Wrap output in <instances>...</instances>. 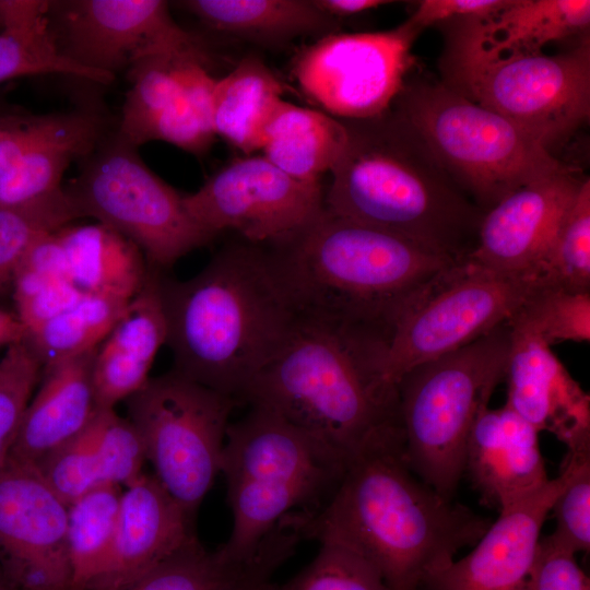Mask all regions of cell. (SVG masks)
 <instances>
[{
	"label": "cell",
	"mask_w": 590,
	"mask_h": 590,
	"mask_svg": "<svg viewBox=\"0 0 590 590\" xmlns=\"http://www.w3.org/2000/svg\"><path fill=\"white\" fill-rule=\"evenodd\" d=\"M315 4L333 19L363 13L385 4L387 0H314Z\"/></svg>",
	"instance_id": "obj_47"
},
{
	"label": "cell",
	"mask_w": 590,
	"mask_h": 590,
	"mask_svg": "<svg viewBox=\"0 0 590 590\" xmlns=\"http://www.w3.org/2000/svg\"><path fill=\"white\" fill-rule=\"evenodd\" d=\"M2 31V25H1V22H0V32Z\"/></svg>",
	"instance_id": "obj_51"
},
{
	"label": "cell",
	"mask_w": 590,
	"mask_h": 590,
	"mask_svg": "<svg viewBox=\"0 0 590 590\" xmlns=\"http://www.w3.org/2000/svg\"><path fill=\"white\" fill-rule=\"evenodd\" d=\"M42 365L22 340L0 357V468L7 461L36 385Z\"/></svg>",
	"instance_id": "obj_40"
},
{
	"label": "cell",
	"mask_w": 590,
	"mask_h": 590,
	"mask_svg": "<svg viewBox=\"0 0 590 590\" xmlns=\"http://www.w3.org/2000/svg\"><path fill=\"white\" fill-rule=\"evenodd\" d=\"M571 168L528 182L488 209L468 260L494 273L540 279L559 225L582 182Z\"/></svg>",
	"instance_id": "obj_18"
},
{
	"label": "cell",
	"mask_w": 590,
	"mask_h": 590,
	"mask_svg": "<svg viewBox=\"0 0 590 590\" xmlns=\"http://www.w3.org/2000/svg\"><path fill=\"white\" fill-rule=\"evenodd\" d=\"M391 108L484 212L515 189L570 168L519 126L440 81L406 79Z\"/></svg>",
	"instance_id": "obj_8"
},
{
	"label": "cell",
	"mask_w": 590,
	"mask_h": 590,
	"mask_svg": "<svg viewBox=\"0 0 590 590\" xmlns=\"http://www.w3.org/2000/svg\"><path fill=\"white\" fill-rule=\"evenodd\" d=\"M271 251L298 311L390 333L402 309L458 262L324 208L306 229Z\"/></svg>",
	"instance_id": "obj_5"
},
{
	"label": "cell",
	"mask_w": 590,
	"mask_h": 590,
	"mask_svg": "<svg viewBox=\"0 0 590 590\" xmlns=\"http://www.w3.org/2000/svg\"><path fill=\"white\" fill-rule=\"evenodd\" d=\"M511 330L504 322L476 340L408 370L398 382L404 455L410 469L452 500L479 413L505 379Z\"/></svg>",
	"instance_id": "obj_7"
},
{
	"label": "cell",
	"mask_w": 590,
	"mask_h": 590,
	"mask_svg": "<svg viewBox=\"0 0 590 590\" xmlns=\"http://www.w3.org/2000/svg\"><path fill=\"white\" fill-rule=\"evenodd\" d=\"M491 520L444 498L410 469L402 427L365 444L346 462L329 499L285 515L278 524L299 540L342 546L371 564L392 590L424 579L475 544Z\"/></svg>",
	"instance_id": "obj_1"
},
{
	"label": "cell",
	"mask_w": 590,
	"mask_h": 590,
	"mask_svg": "<svg viewBox=\"0 0 590 590\" xmlns=\"http://www.w3.org/2000/svg\"><path fill=\"white\" fill-rule=\"evenodd\" d=\"M512 331L548 346L590 341V293H574L543 282L507 321Z\"/></svg>",
	"instance_id": "obj_36"
},
{
	"label": "cell",
	"mask_w": 590,
	"mask_h": 590,
	"mask_svg": "<svg viewBox=\"0 0 590 590\" xmlns=\"http://www.w3.org/2000/svg\"><path fill=\"white\" fill-rule=\"evenodd\" d=\"M342 121L347 142L330 172L324 210L457 261L467 259L485 212L457 186L412 127L391 107L374 118Z\"/></svg>",
	"instance_id": "obj_4"
},
{
	"label": "cell",
	"mask_w": 590,
	"mask_h": 590,
	"mask_svg": "<svg viewBox=\"0 0 590 590\" xmlns=\"http://www.w3.org/2000/svg\"><path fill=\"white\" fill-rule=\"evenodd\" d=\"M390 337L373 324L298 311L241 402L276 413L347 462L401 427L398 387L385 374Z\"/></svg>",
	"instance_id": "obj_2"
},
{
	"label": "cell",
	"mask_w": 590,
	"mask_h": 590,
	"mask_svg": "<svg viewBox=\"0 0 590 590\" xmlns=\"http://www.w3.org/2000/svg\"><path fill=\"white\" fill-rule=\"evenodd\" d=\"M68 506L36 465L0 468V564L13 590H70Z\"/></svg>",
	"instance_id": "obj_16"
},
{
	"label": "cell",
	"mask_w": 590,
	"mask_h": 590,
	"mask_svg": "<svg viewBox=\"0 0 590 590\" xmlns=\"http://www.w3.org/2000/svg\"><path fill=\"white\" fill-rule=\"evenodd\" d=\"M272 590H392L379 571L357 554L322 543L315 558L296 576Z\"/></svg>",
	"instance_id": "obj_39"
},
{
	"label": "cell",
	"mask_w": 590,
	"mask_h": 590,
	"mask_svg": "<svg viewBox=\"0 0 590 590\" xmlns=\"http://www.w3.org/2000/svg\"><path fill=\"white\" fill-rule=\"evenodd\" d=\"M570 467L566 485L555 499L551 511L556 528L551 534L575 553L590 548V450L567 451Z\"/></svg>",
	"instance_id": "obj_42"
},
{
	"label": "cell",
	"mask_w": 590,
	"mask_h": 590,
	"mask_svg": "<svg viewBox=\"0 0 590 590\" xmlns=\"http://www.w3.org/2000/svg\"><path fill=\"white\" fill-rule=\"evenodd\" d=\"M347 142L344 122L324 111L276 104L262 135L261 151L270 163L296 180L320 184Z\"/></svg>",
	"instance_id": "obj_28"
},
{
	"label": "cell",
	"mask_w": 590,
	"mask_h": 590,
	"mask_svg": "<svg viewBox=\"0 0 590 590\" xmlns=\"http://www.w3.org/2000/svg\"><path fill=\"white\" fill-rule=\"evenodd\" d=\"M114 129L93 105L1 121L0 209L60 190L68 167L90 155Z\"/></svg>",
	"instance_id": "obj_17"
},
{
	"label": "cell",
	"mask_w": 590,
	"mask_h": 590,
	"mask_svg": "<svg viewBox=\"0 0 590 590\" xmlns=\"http://www.w3.org/2000/svg\"><path fill=\"white\" fill-rule=\"evenodd\" d=\"M98 412L86 428L36 465L67 506L99 487L95 455Z\"/></svg>",
	"instance_id": "obj_41"
},
{
	"label": "cell",
	"mask_w": 590,
	"mask_h": 590,
	"mask_svg": "<svg viewBox=\"0 0 590 590\" xmlns=\"http://www.w3.org/2000/svg\"><path fill=\"white\" fill-rule=\"evenodd\" d=\"M440 82L548 144L590 115V44L547 55L498 52L486 46L475 17L447 22Z\"/></svg>",
	"instance_id": "obj_6"
},
{
	"label": "cell",
	"mask_w": 590,
	"mask_h": 590,
	"mask_svg": "<svg viewBox=\"0 0 590 590\" xmlns=\"http://www.w3.org/2000/svg\"><path fill=\"white\" fill-rule=\"evenodd\" d=\"M79 217L64 187L36 202L0 209V295L12 290L16 270L37 239Z\"/></svg>",
	"instance_id": "obj_35"
},
{
	"label": "cell",
	"mask_w": 590,
	"mask_h": 590,
	"mask_svg": "<svg viewBox=\"0 0 590 590\" xmlns=\"http://www.w3.org/2000/svg\"><path fill=\"white\" fill-rule=\"evenodd\" d=\"M540 279L494 273L464 259L437 276L397 317L385 359L388 381L507 322Z\"/></svg>",
	"instance_id": "obj_11"
},
{
	"label": "cell",
	"mask_w": 590,
	"mask_h": 590,
	"mask_svg": "<svg viewBox=\"0 0 590 590\" xmlns=\"http://www.w3.org/2000/svg\"><path fill=\"white\" fill-rule=\"evenodd\" d=\"M11 291L15 316L25 334L66 311L85 295L70 279L26 272L15 274Z\"/></svg>",
	"instance_id": "obj_43"
},
{
	"label": "cell",
	"mask_w": 590,
	"mask_h": 590,
	"mask_svg": "<svg viewBox=\"0 0 590 590\" xmlns=\"http://www.w3.org/2000/svg\"><path fill=\"white\" fill-rule=\"evenodd\" d=\"M97 347L42 368L8 459L38 465L93 421L99 411L93 382Z\"/></svg>",
	"instance_id": "obj_23"
},
{
	"label": "cell",
	"mask_w": 590,
	"mask_h": 590,
	"mask_svg": "<svg viewBox=\"0 0 590 590\" xmlns=\"http://www.w3.org/2000/svg\"><path fill=\"white\" fill-rule=\"evenodd\" d=\"M57 236L82 293L129 302L144 286L150 266L143 252L110 227L69 224Z\"/></svg>",
	"instance_id": "obj_27"
},
{
	"label": "cell",
	"mask_w": 590,
	"mask_h": 590,
	"mask_svg": "<svg viewBox=\"0 0 590 590\" xmlns=\"http://www.w3.org/2000/svg\"><path fill=\"white\" fill-rule=\"evenodd\" d=\"M345 467L340 456L315 437L274 412L251 406L227 427L221 473L227 489L294 511L324 504Z\"/></svg>",
	"instance_id": "obj_12"
},
{
	"label": "cell",
	"mask_w": 590,
	"mask_h": 590,
	"mask_svg": "<svg viewBox=\"0 0 590 590\" xmlns=\"http://www.w3.org/2000/svg\"><path fill=\"white\" fill-rule=\"evenodd\" d=\"M24 335V329L15 314L0 308V352L11 344L22 341Z\"/></svg>",
	"instance_id": "obj_48"
},
{
	"label": "cell",
	"mask_w": 590,
	"mask_h": 590,
	"mask_svg": "<svg viewBox=\"0 0 590 590\" xmlns=\"http://www.w3.org/2000/svg\"><path fill=\"white\" fill-rule=\"evenodd\" d=\"M187 58L199 60L184 55H156L140 60L128 70L131 86L116 126L123 140L137 148L149 142L157 116L181 95L178 69Z\"/></svg>",
	"instance_id": "obj_34"
},
{
	"label": "cell",
	"mask_w": 590,
	"mask_h": 590,
	"mask_svg": "<svg viewBox=\"0 0 590 590\" xmlns=\"http://www.w3.org/2000/svg\"><path fill=\"white\" fill-rule=\"evenodd\" d=\"M272 585L270 578H261L247 583L239 590H270Z\"/></svg>",
	"instance_id": "obj_49"
},
{
	"label": "cell",
	"mask_w": 590,
	"mask_h": 590,
	"mask_svg": "<svg viewBox=\"0 0 590 590\" xmlns=\"http://www.w3.org/2000/svg\"><path fill=\"white\" fill-rule=\"evenodd\" d=\"M483 43L498 52H540L590 24L589 0H507L487 17H475Z\"/></svg>",
	"instance_id": "obj_30"
},
{
	"label": "cell",
	"mask_w": 590,
	"mask_h": 590,
	"mask_svg": "<svg viewBox=\"0 0 590 590\" xmlns=\"http://www.w3.org/2000/svg\"><path fill=\"white\" fill-rule=\"evenodd\" d=\"M48 7L5 24L0 32V82L26 75L64 74L92 83L113 79L87 70L57 48L48 23Z\"/></svg>",
	"instance_id": "obj_33"
},
{
	"label": "cell",
	"mask_w": 590,
	"mask_h": 590,
	"mask_svg": "<svg viewBox=\"0 0 590 590\" xmlns=\"http://www.w3.org/2000/svg\"><path fill=\"white\" fill-rule=\"evenodd\" d=\"M541 281L590 293V180L583 179L544 259Z\"/></svg>",
	"instance_id": "obj_37"
},
{
	"label": "cell",
	"mask_w": 590,
	"mask_h": 590,
	"mask_svg": "<svg viewBox=\"0 0 590 590\" xmlns=\"http://www.w3.org/2000/svg\"><path fill=\"white\" fill-rule=\"evenodd\" d=\"M95 455L99 487H127L144 473L142 439L133 424L114 409L98 412Z\"/></svg>",
	"instance_id": "obj_38"
},
{
	"label": "cell",
	"mask_w": 590,
	"mask_h": 590,
	"mask_svg": "<svg viewBox=\"0 0 590 590\" xmlns=\"http://www.w3.org/2000/svg\"><path fill=\"white\" fill-rule=\"evenodd\" d=\"M64 188L81 217H93L134 243L152 268L169 267L213 239L191 217L184 196L148 167L116 127L80 162L78 176Z\"/></svg>",
	"instance_id": "obj_9"
},
{
	"label": "cell",
	"mask_w": 590,
	"mask_h": 590,
	"mask_svg": "<svg viewBox=\"0 0 590 590\" xmlns=\"http://www.w3.org/2000/svg\"><path fill=\"white\" fill-rule=\"evenodd\" d=\"M284 91L283 82L260 57H244L229 73L216 79L214 134L246 155L260 150L264 127Z\"/></svg>",
	"instance_id": "obj_29"
},
{
	"label": "cell",
	"mask_w": 590,
	"mask_h": 590,
	"mask_svg": "<svg viewBox=\"0 0 590 590\" xmlns=\"http://www.w3.org/2000/svg\"><path fill=\"white\" fill-rule=\"evenodd\" d=\"M507 0H422L408 19L418 31L452 20L487 17L502 9Z\"/></svg>",
	"instance_id": "obj_46"
},
{
	"label": "cell",
	"mask_w": 590,
	"mask_h": 590,
	"mask_svg": "<svg viewBox=\"0 0 590 590\" xmlns=\"http://www.w3.org/2000/svg\"><path fill=\"white\" fill-rule=\"evenodd\" d=\"M122 489L101 486L68 506L70 590H93L109 559Z\"/></svg>",
	"instance_id": "obj_31"
},
{
	"label": "cell",
	"mask_w": 590,
	"mask_h": 590,
	"mask_svg": "<svg viewBox=\"0 0 590 590\" xmlns=\"http://www.w3.org/2000/svg\"><path fill=\"white\" fill-rule=\"evenodd\" d=\"M48 23L66 58L113 80L118 71L156 55L212 62L205 42L175 22L166 1H49Z\"/></svg>",
	"instance_id": "obj_14"
},
{
	"label": "cell",
	"mask_w": 590,
	"mask_h": 590,
	"mask_svg": "<svg viewBox=\"0 0 590 590\" xmlns=\"http://www.w3.org/2000/svg\"><path fill=\"white\" fill-rule=\"evenodd\" d=\"M214 138V132L201 120L181 92L155 119L149 142L161 140L188 153L202 155L208 152Z\"/></svg>",
	"instance_id": "obj_45"
},
{
	"label": "cell",
	"mask_w": 590,
	"mask_h": 590,
	"mask_svg": "<svg viewBox=\"0 0 590 590\" xmlns=\"http://www.w3.org/2000/svg\"><path fill=\"white\" fill-rule=\"evenodd\" d=\"M418 33L406 20L387 31L324 35L297 54L293 75L306 96L338 119L380 116L404 86Z\"/></svg>",
	"instance_id": "obj_13"
},
{
	"label": "cell",
	"mask_w": 590,
	"mask_h": 590,
	"mask_svg": "<svg viewBox=\"0 0 590 590\" xmlns=\"http://www.w3.org/2000/svg\"><path fill=\"white\" fill-rule=\"evenodd\" d=\"M511 330V329H510ZM507 401L538 432L567 451L590 450V398L543 341L511 330Z\"/></svg>",
	"instance_id": "obj_20"
},
{
	"label": "cell",
	"mask_w": 590,
	"mask_h": 590,
	"mask_svg": "<svg viewBox=\"0 0 590 590\" xmlns=\"http://www.w3.org/2000/svg\"><path fill=\"white\" fill-rule=\"evenodd\" d=\"M0 590H13L4 575L1 564H0Z\"/></svg>",
	"instance_id": "obj_50"
},
{
	"label": "cell",
	"mask_w": 590,
	"mask_h": 590,
	"mask_svg": "<svg viewBox=\"0 0 590 590\" xmlns=\"http://www.w3.org/2000/svg\"><path fill=\"white\" fill-rule=\"evenodd\" d=\"M194 222L213 238L225 229L247 243L280 246L323 211L320 184L294 179L264 156L234 160L196 192L184 196Z\"/></svg>",
	"instance_id": "obj_15"
},
{
	"label": "cell",
	"mask_w": 590,
	"mask_h": 590,
	"mask_svg": "<svg viewBox=\"0 0 590 590\" xmlns=\"http://www.w3.org/2000/svg\"><path fill=\"white\" fill-rule=\"evenodd\" d=\"M160 275L158 269L150 267L144 286L127 304L97 347L93 382L99 410L114 409L139 391L150 379L158 350L166 344Z\"/></svg>",
	"instance_id": "obj_24"
},
{
	"label": "cell",
	"mask_w": 590,
	"mask_h": 590,
	"mask_svg": "<svg viewBox=\"0 0 590 590\" xmlns=\"http://www.w3.org/2000/svg\"><path fill=\"white\" fill-rule=\"evenodd\" d=\"M192 520L153 474L122 491L115 540L93 590H122L196 535Z\"/></svg>",
	"instance_id": "obj_21"
},
{
	"label": "cell",
	"mask_w": 590,
	"mask_h": 590,
	"mask_svg": "<svg viewBox=\"0 0 590 590\" xmlns=\"http://www.w3.org/2000/svg\"><path fill=\"white\" fill-rule=\"evenodd\" d=\"M154 476L192 520L221 473L235 398L174 369L153 377L126 400Z\"/></svg>",
	"instance_id": "obj_10"
},
{
	"label": "cell",
	"mask_w": 590,
	"mask_h": 590,
	"mask_svg": "<svg viewBox=\"0 0 590 590\" xmlns=\"http://www.w3.org/2000/svg\"><path fill=\"white\" fill-rule=\"evenodd\" d=\"M576 553L551 534L540 539L529 573L527 590H590Z\"/></svg>",
	"instance_id": "obj_44"
},
{
	"label": "cell",
	"mask_w": 590,
	"mask_h": 590,
	"mask_svg": "<svg viewBox=\"0 0 590 590\" xmlns=\"http://www.w3.org/2000/svg\"><path fill=\"white\" fill-rule=\"evenodd\" d=\"M297 541L292 532L275 528L251 556L240 558L220 547L208 552L193 538L122 590H239L253 580L272 578Z\"/></svg>",
	"instance_id": "obj_25"
},
{
	"label": "cell",
	"mask_w": 590,
	"mask_h": 590,
	"mask_svg": "<svg viewBox=\"0 0 590 590\" xmlns=\"http://www.w3.org/2000/svg\"><path fill=\"white\" fill-rule=\"evenodd\" d=\"M129 302L85 294L66 311L27 332L23 341L42 368L75 356L102 343Z\"/></svg>",
	"instance_id": "obj_32"
},
{
	"label": "cell",
	"mask_w": 590,
	"mask_h": 590,
	"mask_svg": "<svg viewBox=\"0 0 590 590\" xmlns=\"http://www.w3.org/2000/svg\"><path fill=\"white\" fill-rule=\"evenodd\" d=\"M273 585H274V583H273ZM273 585H272V587H271V589H270V590H272V588H273Z\"/></svg>",
	"instance_id": "obj_52"
},
{
	"label": "cell",
	"mask_w": 590,
	"mask_h": 590,
	"mask_svg": "<svg viewBox=\"0 0 590 590\" xmlns=\"http://www.w3.org/2000/svg\"><path fill=\"white\" fill-rule=\"evenodd\" d=\"M210 28L261 46L338 32V20L314 0H188L179 2Z\"/></svg>",
	"instance_id": "obj_26"
},
{
	"label": "cell",
	"mask_w": 590,
	"mask_h": 590,
	"mask_svg": "<svg viewBox=\"0 0 590 590\" xmlns=\"http://www.w3.org/2000/svg\"><path fill=\"white\" fill-rule=\"evenodd\" d=\"M570 473L563 461L557 477L499 511L473 550L429 574L424 590H527L540 532Z\"/></svg>",
	"instance_id": "obj_19"
},
{
	"label": "cell",
	"mask_w": 590,
	"mask_h": 590,
	"mask_svg": "<svg viewBox=\"0 0 590 590\" xmlns=\"http://www.w3.org/2000/svg\"><path fill=\"white\" fill-rule=\"evenodd\" d=\"M160 291L174 370L239 402L298 315L271 249L247 241L188 280L161 273Z\"/></svg>",
	"instance_id": "obj_3"
},
{
	"label": "cell",
	"mask_w": 590,
	"mask_h": 590,
	"mask_svg": "<svg viewBox=\"0 0 590 590\" xmlns=\"http://www.w3.org/2000/svg\"><path fill=\"white\" fill-rule=\"evenodd\" d=\"M538 434L506 404L479 413L467 440L464 471L485 504L500 511L548 481Z\"/></svg>",
	"instance_id": "obj_22"
}]
</instances>
